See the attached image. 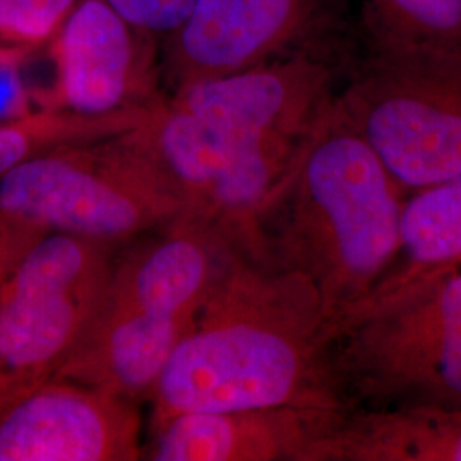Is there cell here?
<instances>
[{
	"label": "cell",
	"instance_id": "cell-1",
	"mask_svg": "<svg viewBox=\"0 0 461 461\" xmlns=\"http://www.w3.org/2000/svg\"><path fill=\"white\" fill-rule=\"evenodd\" d=\"M347 67L335 57L297 55L166 95L140 132L183 200L182 217L265 262L262 209L335 98Z\"/></svg>",
	"mask_w": 461,
	"mask_h": 461
},
{
	"label": "cell",
	"instance_id": "cell-2",
	"mask_svg": "<svg viewBox=\"0 0 461 461\" xmlns=\"http://www.w3.org/2000/svg\"><path fill=\"white\" fill-rule=\"evenodd\" d=\"M330 344L310 280L232 251L156 383L150 428L185 412L282 405L354 411Z\"/></svg>",
	"mask_w": 461,
	"mask_h": 461
},
{
	"label": "cell",
	"instance_id": "cell-3",
	"mask_svg": "<svg viewBox=\"0 0 461 461\" xmlns=\"http://www.w3.org/2000/svg\"><path fill=\"white\" fill-rule=\"evenodd\" d=\"M407 195L331 99L260 214L265 264L313 284L330 339L395 262Z\"/></svg>",
	"mask_w": 461,
	"mask_h": 461
},
{
	"label": "cell",
	"instance_id": "cell-4",
	"mask_svg": "<svg viewBox=\"0 0 461 461\" xmlns=\"http://www.w3.org/2000/svg\"><path fill=\"white\" fill-rule=\"evenodd\" d=\"M232 251L186 217L131 249L113 264L106 296L86 333V375L110 392L148 398Z\"/></svg>",
	"mask_w": 461,
	"mask_h": 461
},
{
	"label": "cell",
	"instance_id": "cell-5",
	"mask_svg": "<svg viewBox=\"0 0 461 461\" xmlns=\"http://www.w3.org/2000/svg\"><path fill=\"white\" fill-rule=\"evenodd\" d=\"M140 125L40 156L0 176V232H66L118 247L182 217L183 200Z\"/></svg>",
	"mask_w": 461,
	"mask_h": 461
},
{
	"label": "cell",
	"instance_id": "cell-6",
	"mask_svg": "<svg viewBox=\"0 0 461 461\" xmlns=\"http://www.w3.org/2000/svg\"><path fill=\"white\" fill-rule=\"evenodd\" d=\"M354 411L461 407V272L340 330L330 344Z\"/></svg>",
	"mask_w": 461,
	"mask_h": 461
},
{
	"label": "cell",
	"instance_id": "cell-7",
	"mask_svg": "<svg viewBox=\"0 0 461 461\" xmlns=\"http://www.w3.org/2000/svg\"><path fill=\"white\" fill-rule=\"evenodd\" d=\"M115 247L45 232L0 287L4 411L59 373L91 329L113 272ZM2 411V412H4Z\"/></svg>",
	"mask_w": 461,
	"mask_h": 461
},
{
	"label": "cell",
	"instance_id": "cell-8",
	"mask_svg": "<svg viewBox=\"0 0 461 461\" xmlns=\"http://www.w3.org/2000/svg\"><path fill=\"white\" fill-rule=\"evenodd\" d=\"M335 103L409 195L460 175L461 59L364 53Z\"/></svg>",
	"mask_w": 461,
	"mask_h": 461
},
{
	"label": "cell",
	"instance_id": "cell-9",
	"mask_svg": "<svg viewBox=\"0 0 461 461\" xmlns=\"http://www.w3.org/2000/svg\"><path fill=\"white\" fill-rule=\"evenodd\" d=\"M354 0H195L161 40L166 93L297 55L346 59Z\"/></svg>",
	"mask_w": 461,
	"mask_h": 461
},
{
	"label": "cell",
	"instance_id": "cell-10",
	"mask_svg": "<svg viewBox=\"0 0 461 461\" xmlns=\"http://www.w3.org/2000/svg\"><path fill=\"white\" fill-rule=\"evenodd\" d=\"M45 51L53 68L45 108L118 115L152 110L167 95L161 38L106 0H81Z\"/></svg>",
	"mask_w": 461,
	"mask_h": 461
},
{
	"label": "cell",
	"instance_id": "cell-11",
	"mask_svg": "<svg viewBox=\"0 0 461 461\" xmlns=\"http://www.w3.org/2000/svg\"><path fill=\"white\" fill-rule=\"evenodd\" d=\"M137 402L50 379L0 412V461L140 460Z\"/></svg>",
	"mask_w": 461,
	"mask_h": 461
},
{
	"label": "cell",
	"instance_id": "cell-12",
	"mask_svg": "<svg viewBox=\"0 0 461 461\" xmlns=\"http://www.w3.org/2000/svg\"><path fill=\"white\" fill-rule=\"evenodd\" d=\"M344 409L257 407L185 412L150 428L142 458L152 461H325Z\"/></svg>",
	"mask_w": 461,
	"mask_h": 461
},
{
	"label": "cell",
	"instance_id": "cell-13",
	"mask_svg": "<svg viewBox=\"0 0 461 461\" xmlns=\"http://www.w3.org/2000/svg\"><path fill=\"white\" fill-rule=\"evenodd\" d=\"M461 272V173L412 192L405 200L395 262L378 285L335 330L413 296ZM333 333V335H335Z\"/></svg>",
	"mask_w": 461,
	"mask_h": 461
},
{
	"label": "cell",
	"instance_id": "cell-14",
	"mask_svg": "<svg viewBox=\"0 0 461 461\" xmlns=\"http://www.w3.org/2000/svg\"><path fill=\"white\" fill-rule=\"evenodd\" d=\"M325 461H461V407L350 411Z\"/></svg>",
	"mask_w": 461,
	"mask_h": 461
},
{
	"label": "cell",
	"instance_id": "cell-15",
	"mask_svg": "<svg viewBox=\"0 0 461 461\" xmlns=\"http://www.w3.org/2000/svg\"><path fill=\"white\" fill-rule=\"evenodd\" d=\"M366 53L461 59V0H354Z\"/></svg>",
	"mask_w": 461,
	"mask_h": 461
},
{
	"label": "cell",
	"instance_id": "cell-16",
	"mask_svg": "<svg viewBox=\"0 0 461 461\" xmlns=\"http://www.w3.org/2000/svg\"><path fill=\"white\" fill-rule=\"evenodd\" d=\"M152 110L93 116L40 108L30 115L0 122V176L50 152L98 142L132 131L148 120Z\"/></svg>",
	"mask_w": 461,
	"mask_h": 461
},
{
	"label": "cell",
	"instance_id": "cell-17",
	"mask_svg": "<svg viewBox=\"0 0 461 461\" xmlns=\"http://www.w3.org/2000/svg\"><path fill=\"white\" fill-rule=\"evenodd\" d=\"M81 0H0V45L47 47Z\"/></svg>",
	"mask_w": 461,
	"mask_h": 461
},
{
	"label": "cell",
	"instance_id": "cell-18",
	"mask_svg": "<svg viewBox=\"0 0 461 461\" xmlns=\"http://www.w3.org/2000/svg\"><path fill=\"white\" fill-rule=\"evenodd\" d=\"M32 51L0 45V122H11L34 112L33 95L24 68Z\"/></svg>",
	"mask_w": 461,
	"mask_h": 461
},
{
	"label": "cell",
	"instance_id": "cell-19",
	"mask_svg": "<svg viewBox=\"0 0 461 461\" xmlns=\"http://www.w3.org/2000/svg\"><path fill=\"white\" fill-rule=\"evenodd\" d=\"M135 26L165 38L190 14L195 0H106Z\"/></svg>",
	"mask_w": 461,
	"mask_h": 461
},
{
	"label": "cell",
	"instance_id": "cell-20",
	"mask_svg": "<svg viewBox=\"0 0 461 461\" xmlns=\"http://www.w3.org/2000/svg\"><path fill=\"white\" fill-rule=\"evenodd\" d=\"M45 232L36 230H5L0 232V287L9 277L19 258Z\"/></svg>",
	"mask_w": 461,
	"mask_h": 461
},
{
	"label": "cell",
	"instance_id": "cell-21",
	"mask_svg": "<svg viewBox=\"0 0 461 461\" xmlns=\"http://www.w3.org/2000/svg\"><path fill=\"white\" fill-rule=\"evenodd\" d=\"M2 411H4V407H2V403H0V412H2Z\"/></svg>",
	"mask_w": 461,
	"mask_h": 461
}]
</instances>
